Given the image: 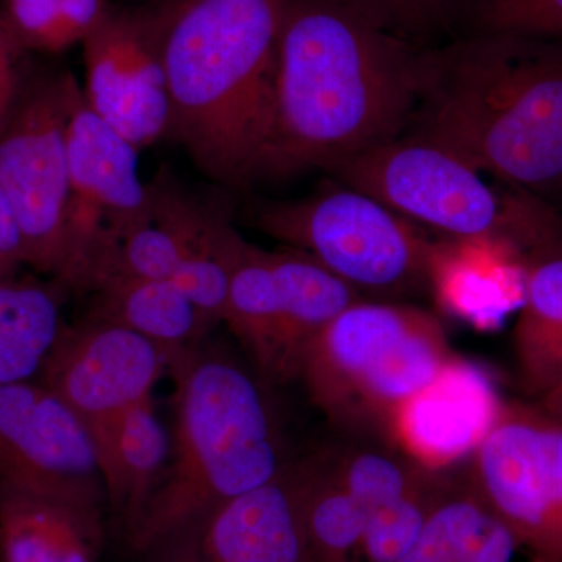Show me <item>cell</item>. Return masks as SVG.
Wrapping results in <instances>:
<instances>
[{"label": "cell", "instance_id": "cell-1", "mask_svg": "<svg viewBox=\"0 0 562 562\" xmlns=\"http://www.w3.org/2000/svg\"><path fill=\"white\" fill-rule=\"evenodd\" d=\"M425 50L336 0H286L258 180L327 172L405 135L419 102Z\"/></svg>", "mask_w": 562, "mask_h": 562}, {"label": "cell", "instance_id": "cell-2", "mask_svg": "<svg viewBox=\"0 0 562 562\" xmlns=\"http://www.w3.org/2000/svg\"><path fill=\"white\" fill-rule=\"evenodd\" d=\"M405 135L543 201L562 195V38L480 31L425 50Z\"/></svg>", "mask_w": 562, "mask_h": 562}, {"label": "cell", "instance_id": "cell-3", "mask_svg": "<svg viewBox=\"0 0 562 562\" xmlns=\"http://www.w3.org/2000/svg\"><path fill=\"white\" fill-rule=\"evenodd\" d=\"M171 452L128 535L139 553H190L221 506L272 482L291 460L268 383L231 351L199 344L169 362Z\"/></svg>", "mask_w": 562, "mask_h": 562}, {"label": "cell", "instance_id": "cell-4", "mask_svg": "<svg viewBox=\"0 0 562 562\" xmlns=\"http://www.w3.org/2000/svg\"><path fill=\"white\" fill-rule=\"evenodd\" d=\"M284 5L188 0L166 36L168 136L225 190L258 180L272 128Z\"/></svg>", "mask_w": 562, "mask_h": 562}, {"label": "cell", "instance_id": "cell-5", "mask_svg": "<svg viewBox=\"0 0 562 562\" xmlns=\"http://www.w3.org/2000/svg\"><path fill=\"white\" fill-rule=\"evenodd\" d=\"M454 357L435 314L406 303L360 301L313 339L299 380L336 430L390 443L402 406Z\"/></svg>", "mask_w": 562, "mask_h": 562}, {"label": "cell", "instance_id": "cell-6", "mask_svg": "<svg viewBox=\"0 0 562 562\" xmlns=\"http://www.w3.org/2000/svg\"><path fill=\"white\" fill-rule=\"evenodd\" d=\"M325 173L446 239L502 244L527 260L562 241V220L549 202L512 184L494 187L460 155L416 136L353 155Z\"/></svg>", "mask_w": 562, "mask_h": 562}, {"label": "cell", "instance_id": "cell-7", "mask_svg": "<svg viewBox=\"0 0 562 562\" xmlns=\"http://www.w3.org/2000/svg\"><path fill=\"white\" fill-rule=\"evenodd\" d=\"M247 224L310 255L362 297L430 292L439 241L371 195L338 183L294 201H255Z\"/></svg>", "mask_w": 562, "mask_h": 562}, {"label": "cell", "instance_id": "cell-8", "mask_svg": "<svg viewBox=\"0 0 562 562\" xmlns=\"http://www.w3.org/2000/svg\"><path fill=\"white\" fill-rule=\"evenodd\" d=\"M241 250L222 324L269 386L295 382L313 339L366 299L301 250L269 251L247 241Z\"/></svg>", "mask_w": 562, "mask_h": 562}, {"label": "cell", "instance_id": "cell-9", "mask_svg": "<svg viewBox=\"0 0 562 562\" xmlns=\"http://www.w3.org/2000/svg\"><path fill=\"white\" fill-rule=\"evenodd\" d=\"M68 155L65 265L57 283L90 294L113 273L121 243L150 221V188L139 177V150L90 109L81 87L69 111Z\"/></svg>", "mask_w": 562, "mask_h": 562}, {"label": "cell", "instance_id": "cell-10", "mask_svg": "<svg viewBox=\"0 0 562 562\" xmlns=\"http://www.w3.org/2000/svg\"><path fill=\"white\" fill-rule=\"evenodd\" d=\"M79 87L68 70L29 74L0 133V187L20 225L24 266L55 281L65 265L68 117Z\"/></svg>", "mask_w": 562, "mask_h": 562}, {"label": "cell", "instance_id": "cell-11", "mask_svg": "<svg viewBox=\"0 0 562 562\" xmlns=\"http://www.w3.org/2000/svg\"><path fill=\"white\" fill-rule=\"evenodd\" d=\"M468 482L530 562H562V424L505 402L476 447Z\"/></svg>", "mask_w": 562, "mask_h": 562}, {"label": "cell", "instance_id": "cell-12", "mask_svg": "<svg viewBox=\"0 0 562 562\" xmlns=\"http://www.w3.org/2000/svg\"><path fill=\"white\" fill-rule=\"evenodd\" d=\"M179 3L109 10L83 40L85 101L139 151L169 135L166 36Z\"/></svg>", "mask_w": 562, "mask_h": 562}, {"label": "cell", "instance_id": "cell-13", "mask_svg": "<svg viewBox=\"0 0 562 562\" xmlns=\"http://www.w3.org/2000/svg\"><path fill=\"white\" fill-rule=\"evenodd\" d=\"M169 358L138 333L87 317L63 327L38 382L54 391L90 431L102 475L124 417L154 394Z\"/></svg>", "mask_w": 562, "mask_h": 562}, {"label": "cell", "instance_id": "cell-14", "mask_svg": "<svg viewBox=\"0 0 562 562\" xmlns=\"http://www.w3.org/2000/svg\"><path fill=\"white\" fill-rule=\"evenodd\" d=\"M0 487L98 513L109 502L90 431L38 380L0 386Z\"/></svg>", "mask_w": 562, "mask_h": 562}, {"label": "cell", "instance_id": "cell-15", "mask_svg": "<svg viewBox=\"0 0 562 562\" xmlns=\"http://www.w3.org/2000/svg\"><path fill=\"white\" fill-rule=\"evenodd\" d=\"M503 403L490 372L457 355L402 406L390 446L428 471H452L471 460Z\"/></svg>", "mask_w": 562, "mask_h": 562}, {"label": "cell", "instance_id": "cell-16", "mask_svg": "<svg viewBox=\"0 0 562 562\" xmlns=\"http://www.w3.org/2000/svg\"><path fill=\"white\" fill-rule=\"evenodd\" d=\"M303 475L291 461L272 482L221 506L180 562H302Z\"/></svg>", "mask_w": 562, "mask_h": 562}, {"label": "cell", "instance_id": "cell-17", "mask_svg": "<svg viewBox=\"0 0 562 562\" xmlns=\"http://www.w3.org/2000/svg\"><path fill=\"white\" fill-rule=\"evenodd\" d=\"M516 251L490 241L441 238L432 262L430 294L442 312L480 330L497 327L514 301L522 305Z\"/></svg>", "mask_w": 562, "mask_h": 562}, {"label": "cell", "instance_id": "cell-18", "mask_svg": "<svg viewBox=\"0 0 562 562\" xmlns=\"http://www.w3.org/2000/svg\"><path fill=\"white\" fill-rule=\"evenodd\" d=\"M102 513L0 487V562H95Z\"/></svg>", "mask_w": 562, "mask_h": 562}, {"label": "cell", "instance_id": "cell-19", "mask_svg": "<svg viewBox=\"0 0 562 562\" xmlns=\"http://www.w3.org/2000/svg\"><path fill=\"white\" fill-rule=\"evenodd\" d=\"M90 294V319L138 333L165 350L169 362L205 341L213 328L172 280L113 273Z\"/></svg>", "mask_w": 562, "mask_h": 562}, {"label": "cell", "instance_id": "cell-20", "mask_svg": "<svg viewBox=\"0 0 562 562\" xmlns=\"http://www.w3.org/2000/svg\"><path fill=\"white\" fill-rule=\"evenodd\" d=\"M520 384L541 397L562 380V241L528 258L513 335Z\"/></svg>", "mask_w": 562, "mask_h": 562}, {"label": "cell", "instance_id": "cell-21", "mask_svg": "<svg viewBox=\"0 0 562 562\" xmlns=\"http://www.w3.org/2000/svg\"><path fill=\"white\" fill-rule=\"evenodd\" d=\"M63 291L18 276L0 281V386L38 379L65 327Z\"/></svg>", "mask_w": 562, "mask_h": 562}, {"label": "cell", "instance_id": "cell-22", "mask_svg": "<svg viewBox=\"0 0 562 562\" xmlns=\"http://www.w3.org/2000/svg\"><path fill=\"white\" fill-rule=\"evenodd\" d=\"M516 539L480 501L468 479L438 503L401 562H513Z\"/></svg>", "mask_w": 562, "mask_h": 562}, {"label": "cell", "instance_id": "cell-23", "mask_svg": "<svg viewBox=\"0 0 562 562\" xmlns=\"http://www.w3.org/2000/svg\"><path fill=\"white\" fill-rule=\"evenodd\" d=\"M171 452L154 397L136 405L121 422L109 465L103 472L106 501L128 530L160 483Z\"/></svg>", "mask_w": 562, "mask_h": 562}, {"label": "cell", "instance_id": "cell-24", "mask_svg": "<svg viewBox=\"0 0 562 562\" xmlns=\"http://www.w3.org/2000/svg\"><path fill=\"white\" fill-rule=\"evenodd\" d=\"M302 562H358L364 517L333 471L327 452L301 460Z\"/></svg>", "mask_w": 562, "mask_h": 562}, {"label": "cell", "instance_id": "cell-25", "mask_svg": "<svg viewBox=\"0 0 562 562\" xmlns=\"http://www.w3.org/2000/svg\"><path fill=\"white\" fill-rule=\"evenodd\" d=\"M325 452L333 471L351 501L357 503L362 517L405 497L436 472L416 464L394 447L379 449L347 443Z\"/></svg>", "mask_w": 562, "mask_h": 562}, {"label": "cell", "instance_id": "cell-26", "mask_svg": "<svg viewBox=\"0 0 562 562\" xmlns=\"http://www.w3.org/2000/svg\"><path fill=\"white\" fill-rule=\"evenodd\" d=\"M450 471L432 472L398 501L364 516L358 562H401L413 549L428 517L452 490Z\"/></svg>", "mask_w": 562, "mask_h": 562}, {"label": "cell", "instance_id": "cell-27", "mask_svg": "<svg viewBox=\"0 0 562 562\" xmlns=\"http://www.w3.org/2000/svg\"><path fill=\"white\" fill-rule=\"evenodd\" d=\"M109 10L106 0H5L0 11L25 49L60 54L83 43Z\"/></svg>", "mask_w": 562, "mask_h": 562}, {"label": "cell", "instance_id": "cell-28", "mask_svg": "<svg viewBox=\"0 0 562 562\" xmlns=\"http://www.w3.org/2000/svg\"><path fill=\"white\" fill-rule=\"evenodd\" d=\"M375 27L417 44L446 27L461 0H336Z\"/></svg>", "mask_w": 562, "mask_h": 562}, {"label": "cell", "instance_id": "cell-29", "mask_svg": "<svg viewBox=\"0 0 562 562\" xmlns=\"http://www.w3.org/2000/svg\"><path fill=\"white\" fill-rule=\"evenodd\" d=\"M480 31L562 38V0H482Z\"/></svg>", "mask_w": 562, "mask_h": 562}, {"label": "cell", "instance_id": "cell-30", "mask_svg": "<svg viewBox=\"0 0 562 562\" xmlns=\"http://www.w3.org/2000/svg\"><path fill=\"white\" fill-rule=\"evenodd\" d=\"M29 50L11 32L0 11V133L9 122L31 70Z\"/></svg>", "mask_w": 562, "mask_h": 562}, {"label": "cell", "instance_id": "cell-31", "mask_svg": "<svg viewBox=\"0 0 562 562\" xmlns=\"http://www.w3.org/2000/svg\"><path fill=\"white\" fill-rule=\"evenodd\" d=\"M21 266H24V249L20 225L0 187V281L16 277Z\"/></svg>", "mask_w": 562, "mask_h": 562}, {"label": "cell", "instance_id": "cell-32", "mask_svg": "<svg viewBox=\"0 0 562 562\" xmlns=\"http://www.w3.org/2000/svg\"><path fill=\"white\" fill-rule=\"evenodd\" d=\"M538 405L541 406L543 413L562 424V380L539 397Z\"/></svg>", "mask_w": 562, "mask_h": 562}, {"label": "cell", "instance_id": "cell-33", "mask_svg": "<svg viewBox=\"0 0 562 562\" xmlns=\"http://www.w3.org/2000/svg\"><path fill=\"white\" fill-rule=\"evenodd\" d=\"M172 2L184 3V2H188V0H172Z\"/></svg>", "mask_w": 562, "mask_h": 562}]
</instances>
